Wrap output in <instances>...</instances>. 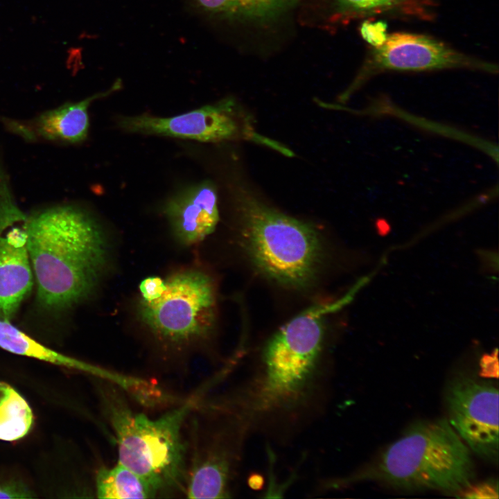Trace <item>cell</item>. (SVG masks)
<instances>
[{
	"label": "cell",
	"mask_w": 499,
	"mask_h": 499,
	"mask_svg": "<svg viewBox=\"0 0 499 499\" xmlns=\"http://www.w3.org/2000/svg\"><path fill=\"white\" fill-rule=\"evenodd\" d=\"M324 340L317 320L296 315L268 340L244 380L207 408L237 419L250 434L292 429L323 395L327 380Z\"/></svg>",
	"instance_id": "obj_1"
},
{
	"label": "cell",
	"mask_w": 499,
	"mask_h": 499,
	"mask_svg": "<svg viewBox=\"0 0 499 499\" xmlns=\"http://www.w3.org/2000/svg\"><path fill=\"white\" fill-rule=\"evenodd\" d=\"M27 232L39 305L57 313L87 298L107 257L94 218L75 205L51 206L28 216Z\"/></svg>",
	"instance_id": "obj_2"
},
{
	"label": "cell",
	"mask_w": 499,
	"mask_h": 499,
	"mask_svg": "<svg viewBox=\"0 0 499 499\" xmlns=\"http://www.w3.org/2000/svg\"><path fill=\"white\" fill-rule=\"evenodd\" d=\"M475 478L471 451L446 419H438L412 423L369 464L320 486L329 491L369 480L399 489L459 495Z\"/></svg>",
	"instance_id": "obj_3"
},
{
	"label": "cell",
	"mask_w": 499,
	"mask_h": 499,
	"mask_svg": "<svg viewBox=\"0 0 499 499\" xmlns=\"http://www.w3.org/2000/svg\"><path fill=\"white\" fill-rule=\"evenodd\" d=\"M102 382L101 408L115 440L117 462L143 478L157 496L184 494L188 444L183 429L196 398L150 418L133 410L121 389Z\"/></svg>",
	"instance_id": "obj_4"
},
{
	"label": "cell",
	"mask_w": 499,
	"mask_h": 499,
	"mask_svg": "<svg viewBox=\"0 0 499 499\" xmlns=\"http://www.w3.org/2000/svg\"><path fill=\"white\" fill-rule=\"evenodd\" d=\"M236 205L242 244L256 268L287 287L309 286L322 259L315 227L266 205L243 187L236 192Z\"/></svg>",
	"instance_id": "obj_5"
},
{
	"label": "cell",
	"mask_w": 499,
	"mask_h": 499,
	"mask_svg": "<svg viewBox=\"0 0 499 499\" xmlns=\"http://www.w3.org/2000/svg\"><path fill=\"white\" fill-rule=\"evenodd\" d=\"M469 70L498 73L492 62L463 52L434 36L396 31L383 33L370 44L365 57L351 84L340 95L346 103L371 78L385 72H427Z\"/></svg>",
	"instance_id": "obj_6"
},
{
	"label": "cell",
	"mask_w": 499,
	"mask_h": 499,
	"mask_svg": "<svg viewBox=\"0 0 499 499\" xmlns=\"http://www.w3.org/2000/svg\"><path fill=\"white\" fill-rule=\"evenodd\" d=\"M209 422H193L184 495L189 498H231L250 433L236 418L207 410Z\"/></svg>",
	"instance_id": "obj_7"
},
{
	"label": "cell",
	"mask_w": 499,
	"mask_h": 499,
	"mask_svg": "<svg viewBox=\"0 0 499 499\" xmlns=\"http://www.w3.org/2000/svg\"><path fill=\"white\" fill-rule=\"evenodd\" d=\"M166 288L156 300L139 305L141 320L161 340L186 345L204 338L216 318L213 283L206 274L187 270L166 280Z\"/></svg>",
	"instance_id": "obj_8"
},
{
	"label": "cell",
	"mask_w": 499,
	"mask_h": 499,
	"mask_svg": "<svg viewBox=\"0 0 499 499\" xmlns=\"http://www.w3.org/2000/svg\"><path fill=\"white\" fill-rule=\"evenodd\" d=\"M120 127L129 132L189 139L203 142L246 140L279 152L283 146L256 131L251 117L231 98L172 117L147 114L122 117Z\"/></svg>",
	"instance_id": "obj_9"
},
{
	"label": "cell",
	"mask_w": 499,
	"mask_h": 499,
	"mask_svg": "<svg viewBox=\"0 0 499 499\" xmlns=\"http://www.w3.org/2000/svg\"><path fill=\"white\" fill-rule=\"evenodd\" d=\"M447 421L471 453L498 463V389L493 384L459 376L445 392Z\"/></svg>",
	"instance_id": "obj_10"
},
{
	"label": "cell",
	"mask_w": 499,
	"mask_h": 499,
	"mask_svg": "<svg viewBox=\"0 0 499 499\" xmlns=\"http://www.w3.org/2000/svg\"><path fill=\"white\" fill-rule=\"evenodd\" d=\"M28 216L18 207L0 160V319L10 320L33 286Z\"/></svg>",
	"instance_id": "obj_11"
},
{
	"label": "cell",
	"mask_w": 499,
	"mask_h": 499,
	"mask_svg": "<svg viewBox=\"0 0 499 499\" xmlns=\"http://www.w3.org/2000/svg\"><path fill=\"white\" fill-rule=\"evenodd\" d=\"M316 16L315 22L331 30L378 17L432 23L438 17V0H299Z\"/></svg>",
	"instance_id": "obj_12"
},
{
	"label": "cell",
	"mask_w": 499,
	"mask_h": 499,
	"mask_svg": "<svg viewBox=\"0 0 499 499\" xmlns=\"http://www.w3.org/2000/svg\"><path fill=\"white\" fill-rule=\"evenodd\" d=\"M119 88L121 82L117 81L106 91L78 102L67 103L31 119L1 118V121L8 131L27 141H42L67 144L80 143L86 139L88 134V108L90 104Z\"/></svg>",
	"instance_id": "obj_13"
},
{
	"label": "cell",
	"mask_w": 499,
	"mask_h": 499,
	"mask_svg": "<svg viewBox=\"0 0 499 499\" xmlns=\"http://www.w3.org/2000/svg\"><path fill=\"white\" fill-rule=\"evenodd\" d=\"M165 213L182 243L192 245L202 241L219 221L215 186L204 182L183 190L168 202Z\"/></svg>",
	"instance_id": "obj_14"
},
{
	"label": "cell",
	"mask_w": 499,
	"mask_h": 499,
	"mask_svg": "<svg viewBox=\"0 0 499 499\" xmlns=\"http://www.w3.org/2000/svg\"><path fill=\"white\" fill-rule=\"evenodd\" d=\"M0 347L10 353L79 370L111 383L125 392L136 385L134 376L123 374L65 356L38 342L9 320L0 319Z\"/></svg>",
	"instance_id": "obj_15"
},
{
	"label": "cell",
	"mask_w": 499,
	"mask_h": 499,
	"mask_svg": "<svg viewBox=\"0 0 499 499\" xmlns=\"http://www.w3.org/2000/svg\"><path fill=\"white\" fill-rule=\"evenodd\" d=\"M191 6L211 19L231 24L267 26L299 6V0H189Z\"/></svg>",
	"instance_id": "obj_16"
},
{
	"label": "cell",
	"mask_w": 499,
	"mask_h": 499,
	"mask_svg": "<svg viewBox=\"0 0 499 499\" xmlns=\"http://www.w3.org/2000/svg\"><path fill=\"white\" fill-rule=\"evenodd\" d=\"M95 493L99 498H154L157 494L141 476L116 463L100 466L96 473Z\"/></svg>",
	"instance_id": "obj_17"
},
{
	"label": "cell",
	"mask_w": 499,
	"mask_h": 499,
	"mask_svg": "<svg viewBox=\"0 0 499 499\" xmlns=\"http://www.w3.org/2000/svg\"><path fill=\"white\" fill-rule=\"evenodd\" d=\"M33 423V412L25 399L12 386L0 381V440L23 438Z\"/></svg>",
	"instance_id": "obj_18"
},
{
	"label": "cell",
	"mask_w": 499,
	"mask_h": 499,
	"mask_svg": "<svg viewBox=\"0 0 499 499\" xmlns=\"http://www.w3.org/2000/svg\"><path fill=\"white\" fill-rule=\"evenodd\" d=\"M498 482H485L480 484L472 483L459 494V497L466 498H498Z\"/></svg>",
	"instance_id": "obj_19"
},
{
	"label": "cell",
	"mask_w": 499,
	"mask_h": 499,
	"mask_svg": "<svg viewBox=\"0 0 499 499\" xmlns=\"http://www.w3.org/2000/svg\"><path fill=\"white\" fill-rule=\"evenodd\" d=\"M166 288V281L159 277L144 279L139 285V291L143 301H152L159 298Z\"/></svg>",
	"instance_id": "obj_20"
},
{
	"label": "cell",
	"mask_w": 499,
	"mask_h": 499,
	"mask_svg": "<svg viewBox=\"0 0 499 499\" xmlns=\"http://www.w3.org/2000/svg\"><path fill=\"white\" fill-rule=\"evenodd\" d=\"M32 497V492L21 483L11 482L0 484V498H27Z\"/></svg>",
	"instance_id": "obj_21"
}]
</instances>
